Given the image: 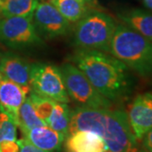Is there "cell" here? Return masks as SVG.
Returning a JSON list of instances; mask_svg holds the SVG:
<instances>
[{
    "instance_id": "cell-1",
    "label": "cell",
    "mask_w": 152,
    "mask_h": 152,
    "mask_svg": "<svg viewBox=\"0 0 152 152\" xmlns=\"http://www.w3.org/2000/svg\"><path fill=\"white\" fill-rule=\"evenodd\" d=\"M79 130L99 134L106 144V152H144L123 110L77 107L71 111L69 132Z\"/></svg>"
},
{
    "instance_id": "cell-20",
    "label": "cell",
    "mask_w": 152,
    "mask_h": 152,
    "mask_svg": "<svg viewBox=\"0 0 152 152\" xmlns=\"http://www.w3.org/2000/svg\"><path fill=\"white\" fill-rule=\"evenodd\" d=\"M17 125L5 113L0 111V142L4 140L16 141Z\"/></svg>"
},
{
    "instance_id": "cell-4",
    "label": "cell",
    "mask_w": 152,
    "mask_h": 152,
    "mask_svg": "<svg viewBox=\"0 0 152 152\" xmlns=\"http://www.w3.org/2000/svg\"><path fill=\"white\" fill-rule=\"evenodd\" d=\"M112 16L101 11L88 13L76 26L73 43L80 49L110 53V44L117 27Z\"/></svg>"
},
{
    "instance_id": "cell-3",
    "label": "cell",
    "mask_w": 152,
    "mask_h": 152,
    "mask_svg": "<svg viewBox=\"0 0 152 152\" xmlns=\"http://www.w3.org/2000/svg\"><path fill=\"white\" fill-rule=\"evenodd\" d=\"M109 53L140 76L152 75V41L132 28L117 26Z\"/></svg>"
},
{
    "instance_id": "cell-26",
    "label": "cell",
    "mask_w": 152,
    "mask_h": 152,
    "mask_svg": "<svg viewBox=\"0 0 152 152\" xmlns=\"http://www.w3.org/2000/svg\"><path fill=\"white\" fill-rule=\"evenodd\" d=\"M2 4H3V1H2V0H0V7H1V5H2Z\"/></svg>"
},
{
    "instance_id": "cell-10",
    "label": "cell",
    "mask_w": 152,
    "mask_h": 152,
    "mask_svg": "<svg viewBox=\"0 0 152 152\" xmlns=\"http://www.w3.org/2000/svg\"><path fill=\"white\" fill-rule=\"evenodd\" d=\"M30 87L23 86L2 77L0 80V111L7 113L19 124V110L26 99Z\"/></svg>"
},
{
    "instance_id": "cell-12",
    "label": "cell",
    "mask_w": 152,
    "mask_h": 152,
    "mask_svg": "<svg viewBox=\"0 0 152 152\" xmlns=\"http://www.w3.org/2000/svg\"><path fill=\"white\" fill-rule=\"evenodd\" d=\"M24 138L39 149L49 152L62 151V145L66 139L64 134L48 126L33 128L24 134Z\"/></svg>"
},
{
    "instance_id": "cell-2",
    "label": "cell",
    "mask_w": 152,
    "mask_h": 152,
    "mask_svg": "<svg viewBox=\"0 0 152 152\" xmlns=\"http://www.w3.org/2000/svg\"><path fill=\"white\" fill-rule=\"evenodd\" d=\"M69 59L111 102L124 99L132 91L133 80L129 68L114 56L98 50L79 49Z\"/></svg>"
},
{
    "instance_id": "cell-7",
    "label": "cell",
    "mask_w": 152,
    "mask_h": 152,
    "mask_svg": "<svg viewBox=\"0 0 152 152\" xmlns=\"http://www.w3.org/2000/svg\"><path fill=\"white\" fill-rule=\"evenodd\" d=\"M31 17H4L0 20V43L12 49H26L43 45Z\"/></svg>"
},
{
    "instance_id": "cell-23",
    "label": "cell",
    "mask_w": 152,
    "mask_h": 152,
    "mask_svg": "<svg viewBox=\"0 0 152 152\" xmlns=\"http://www.w3.org/2000/svg\"><path fill=\"white\" fill-rule=\"evenodd\" d=\"M140 142V146L144 152H152V129L147 132Z\"/></svg>"
},
{
    "instance_id": "cell-21",
    "label": "cell",
    "mask_w": 152,
    "mask_h": 152,
    "mask_svg": "<svg viewBox=\"0 0 152 152\" xmlns=\"http://www.w3.org/2000/svg\"><path fill=\"white\" fill-rule=\"evenodd\" d=\"M17 143L19 145V148H20L19 152H49L41 150L37 146H35L34 145H32L31 142L25 138L19 140Z\"/></svg>"
},
{
    "instance_id": "cell-8",
    "label": "cell",
    "mask_w": 152,
    "mask_h": 152,
    "mask_svg": "<svg viewBox=\"0 0 152 152\" xmlns=\"http://www.w3.org/2000/svg\"><path fill=\"white\" fill-rule=\"evenodd\" d=\"M34 25L47 39L64 36L69 30V23L52 3H38L33 14Z\"/></svg>"
},
{
    "instance_id": "cell-24",
    "label": "cell",
    "mask_w": 152,
    "mask_h": 152,
    "mask_svg": "<svg viewBox=\"0 0 152 152\" xmlns=\"http://www.w3.org/2000/svg\"><path fill=\"white\" fill-rule=\"evenodd\" d=\"M144 4L148 9L152 11V0H144Z\"/></svg>"
},
{
    "instance_id": "cell-19",
    "label": "cell",
    "mask_w": 152,
    "mask_h": 152,
    "mask_svg": "<svg viewBox=\"0 0 152 152\" xmlns=\"http://www.w3.org/2000/svg\"><path fill=\"white\" fill-rule=\"evenodd\" d=\"M29 97L31 101L36 114L37 115L38 118L41 120H42L47 125L48 119L49 116L51 115V113L53 111V106L56 102L50 98L41 96L31 91V94Z\"/></svg>"
},
{
    "instance_id": "cell-16",
    "label": "cell",
    "mask_w": 152,
    "mask_h": 152,
    "mask_svg": "<svg viewBox=\"0 0 152 152\" xmlns=\"http://www.w3.org/2000/svg\"><path fill=\"white\" fill-rule=\"evenodd\" d=\"M50 3L69 21H80L89 13L86 4L78 0H50Z\"/></svg>"
},
{
    "instance_id": "cell-9",
    "label": "cell",
    "mask_w": 152,
    "mask_h": 152,
    "mask_svg": "<svg viewBox=\"0 0 152 152\" xmlns=\"http://www.w3.org/2000/svg\"><path fill=\"white\" fill-rule=\"evenodd\" d=\"M127 115L134 135L140 142L152 129V93L136 96L129 107Z\"/></svg>"
},
{
    "instance_id": "cell-28",
    "label": "cell",
    "mask_w": 152,
    "mask_h": 152,
    "mask_svg": "<svg viewBox=\"0 0 152 152\" xmlns=\"http://www.w3.org/2000/svg\"><path fill=\"white\" fill-rule=\"evenodd\" d=\"M64 152H69V151H64Z\"/></svg>"
},
{
    "instance_id": "cell-17",
    "label": "cell",
    "mask_w": 152,
    "mask_h": 152,
    "mask_svg": "<svg viewBox=\"0 0 152 152\" xmlns=\"http://www.w3.org/2000/svg\"><path fill=\"white\" fill-rule=\"evenodd\" d=\"M38 4V0H4L1 11L4 17H31Z\"/></svg>"
},
{
    "instance_id": "cell-18",
    "label": "cell",
    "mask_w": 152,
    "mask_h": 152,
    "mask_svg": "<svg viewBox=\"0 0 152 152\" xmlns=\"http://www.w3.org/2000/svg\"><path fill=\"white\" fill-rule=\"evenodd\" d=\"M40 126H47V125L36 114L30 97H26L19 110L18 127L20 128L24 135L26 133H27L28 131L31 130L33 128L40 127Z\"/></svg>"
},
{
    "instance_id": "cell-15",
    "label": "cell",
    "mask_w": 152,
    "mask_h": 152,
    "mask_svg": "<svg viewBox=\"0 0 152 152\" xmlns=\"http://www.w3.org/2000/svg\"><path fill=\"white\" fill-rule=\"evenodd\" d=\"M71 110L67 103L56 102L51 115L49 116L47 126L62 133L67 138L69 134Z\"/></svg>"
},
{
    "instance_id": "cell-14",
    "label": "cell",
    "mask_w": 152,
    "mask_h": 152,
    "mask_svg": "<svg viewBox=\"0 0 152 152\" xmlns=\"http://www.w3.org/2000/svg\"><path fill=\"white\" fill-rule=\"evenodd\" d=\"M118 16L125 25L152 41V14L140 9L119 13Z\"/></svg>"
},
{
    "instance_id": "cell-11",
    "label": "cell",
    "mask_w": 152,
    "mask_h": 152,
    "mask_svg": "<svg viewBox=\"0 0 152 152\" xmlns=\"http://www.w3.org/2000/svg\"><path fill=\"white\" fill-rule=\"evenodd\" d=\"M31 64L11 51L0 52V73L2 76L23 86H30Z\"/></svg>"
},
{
    "instance_id": "cell-13",
    "label": "cell",
    "mask_w": 152,
    "mask_h": 152,
    "mask_svg": "<svg viewBox=\"0 0 152 152\" xmlns=\"http://www.w3.org/2000/svg\"><path fill=\"white\" fill-rule=\"evenodd\" d=\"M65 149L69 152H106L107 146L101 136L89 130H79L66 138Z\"/></svg>"
},
{
    "instance_id": "cell-25",
    "label": "cell",
    "mask_w": 152,
    "mask_h": 152,
    "mask_svg": "<svg viewBox=\"0 0 152 152\" xmlns=\"http://www.w3.org/2000/svg\"><path fill=\"white\" fill-rule=\"evenodd\" d=\"M78 1H80L82 3H85V4H89L91 0H78Z\"/></svg>"
},
{
    "instance_id": "cell-5",
    "label": "cell",
    "mask_w": 152,
    "mask_h": 152,
    "mask_svg": "<svg viewBox=\"0 0 152 152\" xmlns=\"http://www.w3.org/2000/svg\"><path fill=\"white\" fill-rule=\"evenodd\" d=\"M68 95L79 107L111 108L112 102L103 96L75 64L66 63L60 68Z\"/></svg>"
},
{
    "instance_id": "cell-27",
    "label": "cell",
    "mask_w": 152,
    "mask_h": 152,
    "mask_svg": "<svg viewBox=\"0 0 152 152\" xmlns=\"http://www.w3.org/2000/svg\"><path fill=\"white\" fill-rule=\"evenodd\" d=\"M2 77H3V76H2V75H1V73H0V80H1V79H2Z\"/></svg>"
},
{
    "instance_id": "cell-6",
    "label": "cell",
    "mask_w": 152,
    "mask_h": 152,
    "mask_svg": "<svg viewBox=\"0 0 152 152\" xmlns=\"http://www.w3.org/2000/svg\"><path fill=\"white\" fill-rule=\"evenodd\" d=\"M31 91L55 102L68 103L69 97L66 91L61 69L45 64H32L30 73Z\"/></svg>"
},
{
    "instance_id": "cell-22",
    "label": "cell",
    "mask_w": 152,
    "mask_h": 152,
    "mask_svg": "<svg viewBox=\"0 0 152 152\" xmlns=\"http://www.w3.org/2000/svg\"><path fill=\"white\" fill-rule=\"evenodd\" d=\"M20 148L17 141L4 140L0 142V152H19Z\"/></svg>"
}]
</instances>
